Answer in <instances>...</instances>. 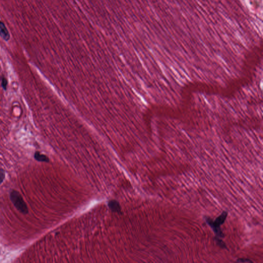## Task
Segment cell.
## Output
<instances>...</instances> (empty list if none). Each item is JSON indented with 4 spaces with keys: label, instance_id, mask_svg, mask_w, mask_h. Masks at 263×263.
<instances>
[{
    "label": "cell",
    "instance_id": "cell-1",
    "mask_svg": "<svg viewBox=\"0 0 263 263\" xmlns=\"http://www.w3.org/2000/svg\"><path fill=\"white\" fill-rule=\"evenodd\" d=\"M228 215V212L227 211H223V213L217 217L215 221H213L209 217H205V221L208 225L213 229V231L216 235V239L219 245L221 247H226L225 244L224 243L221 238L224 237L222 231L221 230V225H223L226 219L227 216Z\"/></svg>",
    "mask_w": 263,
    "mask_h": 263
},
{
    "label": "cell",
    "instance_id": "cell-2",
    "mask_svg": "<svg viewBox=\"0 0 263 263\" xmlns=\"http://www.w3.org/2000/svg\"><path fill=\"white\" fill-rule=\"evenodd\" d=\"M9 197L12 203L20 212L24 214H28V207L19 192L17 190H12L9 193Z\"/></svg>",
    "mask_w": 263,
    "mask_h": 263
},
{
    "label": "cell",
    "instance_id": "cell-3",
    "mask_svg": "<svg viewBox=\"0 0 263 263\" xmlns=\"http://www.w3.org/2000/svg\"><path fill=\"white\" fill-rule=\"evenodd\" d=\"M0 37L4 40L7 41L9 40L10 34L8 31L6 26L3 22L0 21Z\"/></svg>",
    "mask_w": 263,
    "mask_h": 263
},
{
    "label": "cell",
    "instance_id": "cell-4",
    "mask_svg": "<svg viewBox=\"0 0 263 263\" xmlns=\"http://www.w3.org/2000/svg\"><path fill=\"white\" fill-rule=\"evenodd\" d=\"M34 158L36 160L40 161V162H48L50 161L48 157H47L45 155L41 154L39 152H36L35 153V155H34Z\"/></svg>",
    "mask_w": 263,
    "mask_h": 263
},
{
    "label": "cell",
    "instance_id": "cell-5",
    "mask_svg": "<svg viewBox=\"0 0 263 263\" xmlns=\"http://www.w3.org/2000/svg\"><path fill=\"white\" fill-rule=\"evenodd\" d=\"M109 205L111 209L113 211L119 212V211H120V207L119 203L115 200H112L110 202Z\"/></svg>",
    "mask_w": 263,
    "mask_h": 263
},
{
    "label": "cell",
    "instance_id": "cell-6",
    "mask_svg": "<svg viewBox=\"0 0 263 263\" xmlns=\"http://www.w3.org/2000/svg\"><path fill=\"white\" fill-rule=\"evenodd\" d=\"M5 178V171L4 169L0 168V185L4 181Z\"/></svg>",
    "mask_w": 263,
    "mask_h": 263
},
{
    "label": "cell",
    "instance_id": "cell-7",
    "mask_svg": "<svg viewBox=\"0 0 263 263\" xmlns=\"http://www.w3.org/2000/svg\"><path fill=\"white\" fill-rule=\"evenodd\" d=\"M2 85L3 87L5 89H6V87H7V81L6 79L5 78H2Z\"/></svg>",
    "mask_w": 263,
    "mask_h": 263
},
{
    "label": "cell",
    "instance_id": "cell-8",
    "mask_svg": "<svg viewBox=\"0 0 263 263\" xmlns=\"http://www.w3.org/2000/svg\"><path fill=\"white\" fill-rule=\"evenodd\" d=\"M237 261L238 262H241V263H244V262L252 263V262L251 261H250V259H240Z\"/></svg>",
    "mask_w": 263,
    "mask_h": 263
}]
</instances>
